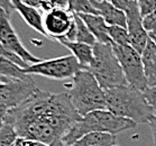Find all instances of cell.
<instances>
[{
	"instance_id": "cell-1",
	"label": "cell",
	"mask_w": 156,
	"mask_h": 146,
	"mask_svg": "<svg viewBox=\"0 0 156 146\" xmlns=\"http://www.w3.org/2000/svg\"><path fill=\"white\" fill-rule=\"evenodd\" d=\"M80 119L69 92L51 93L38 88L21 105L9 109L6 116V121L14 125L19 137L51 146H64V136Z\"/></svg>"
},
{
	"instance_id": "cell-2",
	"label": "cell",
	"mask_w": 156,
	"mask_h": 146,
	"mask_svg": "<svg viewBox=\"0 0 156 146\" xmlns=\"http://www.w3.org/2000/svg\"><path fill=\"white\" fill-rule=\"evenodd\" d=\"M107 110L119 117L135 121L136 124L149 123L155 111L146 101L140 90L129 84L112 87L105 89Z\"/></svg>"
},
{
	"instance_id": "cell-3",
	"label": "cell",
	"mask_w": 156,
	"mask_h": 146,
	"mask_svg": "<svg viewBox=\"0 0 156 146\" xmlns=\"http://www.w3.org/2000/svg\"><path fill=\"white\" fill-rule=\"evenodd\" d=\"M136 125L137 124L135 121L116 116L107 109L94 110L81 117V119L70 129V132L64 136L63 144L64 146L71 145L90 133H109L116 135L124 130L134 128Z\"/></svg>"
},
{
	"instance_id": "cell-4",
	"label": "cell",
	"mask_w": 156,
	"mask_h": 146,
	"mask_svg": "<svg viewBox=\"0 0 156 146\" xmlns=\"http://www.w3.org/2000/svg\"><path fill=\"white\" fill-rule=\"evenodd\" d=\"M68 88L72 103L81 117L94 110L107 109L105 89L87 69L76 72Z\"/></svg>"
},
{
	"instance_id": "cell-5",
	"label": "cell",
	"mask_w": 156,
	"mask_h": 146,
	"mask_svg": "<svg viewBox=\"0 0 156 146\" xmlns=\"http://www.w3.org/2000/svg\"><path fill=\"white\" fill-rule=\"evenodd\" d=\"M87 70L96 77L103 89L128 84L112 44L97 42L93 45V61Z\"/></svg>"
},
{
	"instance_id": "cell-6",
	"label": "cell",
	"mask_w": 156,
	"mask_h": 146,
	"mask_svg": "<svg viewBox=\"0 0 156 146\" xmlns=\"http://www.w3.org/2000/svg\"><path fill=\"white\" fill-rule=\"evenodd\" d=\"M112 48L122 68L128 84L137 90L145 91L148 88V82L144 71L142 54L138 53L130 44H112Z\"/></svg>"
},
{
	"instance_id": "cell-7",
	"label": "cell",
	"mask_w": 156,
	"mask_h": 146,
	"mask_svg": "<svg viewBox=\"0 0 156 146\" xmlns=\"http://www.w3.org/2000/svg\"><path fill=\"white\" fill-rule=\"evenodd\" d=\"M82 69L83 68L80 65L75 56L70 54L29 64L25 69V72L29 75H41L44 78L60 81L72 79L76 74V72Z\"/></svg>"
},
{
	"instance_id": "cell-8",
	"label": "cell",
	"mask_w": 156,
	"mask_h": 146,
	"mask_svg": "<svg viewBox=\"0 0 156 146\" xmlns=\"http://www.w3.org/2000/svg\"><path fill=\"white\" fill-rule=\"evenodd\" d=\"M36 89L37 87L33 75H29L26 79L4 77L0 88V105H4L9 109L18 107L28 99Z\"/></svg>"
},
{
	"instance_id": "cell-9",
	"label": "cell",
	"mask_w": 156,
	"mask_h": 146,
	"mask_svg": "<svg viewBox=\"0 0 156 146\" xmlns=\"http://www.w3.org/2000/svg\"><path fill=\"white\" fill-rule=\"evenodd\" d=\"M0 43L6 50L18 55L27 64H34L42 61L33 55L21 43L14 26L11 25L9 15L2 9H0Z\"/></svg>"
},
{
	"instance_id": "cell-10",
	"label": "cell",
	"mask_w": 156,
	"mask_h": 146,
	"mask_svg": "<svg viewBox=\"0 0 156 146\" xmlns=\"http://www.w3.org/2000/svg\"><path fill=\"white\" fill-rule=\"evenodd\" d=\"M125 12L127 16V29L129 33L130 45L138 53L142 54L147 45L149 36L148 32L143 25V17L140 15L137 0H130Z\"/></svg>"
},
{
	"instance_id": "cell-11",
	"label": "cell",
	"mask_w": 156,
	"mask_h": 146,
	"mask_svg": "<svg viewBox=\"0 0 156 146\" xmlns=\"http://www.w3.org/2000/svg\"><path fill=\"white\" fill-rule=\"evenodd\" d=\"M74 22V14L69 9L54 8L44 15V28L46 37L53 41H60L68 34Z\"/></svg>"
},
{
	"instance_id": "cell-12",
	"label": "cell",
	"mask_w": 156,
	"mask_h": 146,
	"mask_svg": "<svg viewBox=\"0 0 156 146\" xmlns=\"http://www.w3.org/2000/svg\"><path fill=\"white\" fill-rule=\"evenodd\" d=\"M11 1H12L15 10L20 15L23 20L35 32L46 37V32L44 28V16L41 14V9L25 5L20 0H11Z\"/></svg>"
},
{
	"instance_id": "cell-13",
	"label": "cell",
	"mask_w": 156,
	"mask_h": 146,
	"mask_svg": "<svg viewBox=\"0 0 156 146\" xmlns=\"http://www.w3.org/2000/svg\"><path fill=\"white\" fill-rule=\"evenodd\" d=\"M92 5L109 26H122L127 28V16L124 10L115 7L110 1L98 2L92 0Z\"/></svg>"
},
{
	"instance_id": "cell-14",
	"label": "cell",
	"mask_w": 156,
	"mask_h": 146,
	"mask_svg": "<svg viewBox=\"0 0 156 146\" xmlns=\"http://www.w3.org/2000/svg\"><path fill=\"white\" fill-rule=\"evenodd\" d=\"M82 18V20L85 23L88 28L91 30L93 36L96 37L97 42L103 44H111V39L109 37L108 27L109 25L106 23L105 18L100 15L92 14H81L79 15Z\"/></svg>"
},
{
	"instance_id": "cell-15",
	"label": "cell",
	"mask_w": 156,
	"mask_h": 146,
	"mask_svg": "<svg viewBox=\"0 0 156 146\" xmlns=\"http://www.w3.org/2000/svg\"><path fill=\"white\" fill-rule=\"evenodd\" d=\"M63 46L68 48L73 56L78 60L83 69H88L93 61V46L89 45V44L80 43V42H70V41H65V39H61L58 41Z\"/></svg>"
},
{
	"instance_id": "cell-16",
	"label": "cell",
	"mask_w": 156,
	"mask_h": 146,
	"mask_svg": "<svg viewBox=\"0 0 156 146\" xmlns=\"http://www.w3.org/2000/svg\"><path fill=\"white\" fill-rule=\"evenodd\" d=\"M142 60L148 87L156 86V44L151 38L143 51Z\"/></svg>"
},
{
	"instance_id": "cell-17",
	"label": "cell",
	"mask_w": 156,
	"mask_h": 146,
	"mask_svg": "<svg viewBox=\"0 0 156 146\" xmlns=\"http://www.w3.org/2000/svg\"><path fill=\"white\" fill-rule=\"evenodd\" d=\"M116 135L109 133H90L68 146H114Z\"/></svg>"
},
{
	"instance_id": "cell-18",
	"label": "cell",
	"mask_w": 156,
	"mask_h": 146,
	"mask_svg": "<svg viewBox=\"0 0 156 146\" xmlns=\"http://www.w3.org/2000/svg\"><path fill=\"white\" fill-rule=\"evenodd\" d=\"M0 75L15 79H26L29 74L25 72V69L20 68L15 62L0 55Z\"/></svg>"
},
{
	"instance_id": "cell-19",
	"label": "cell",
	"mask_w": 156,
	"mask_h": 146,
	"mask_svg": "<svg viewBox=\"0 0 156 146\" xmlns=\"http://www.w3.org/2000/svg\"><path fill=\"white\" fill-rule=\"evenodd\" d=\"M74 20L76 24V42L89 44L93 46L97 43V39L91 30L88 28V26L85 25V23L82 20V18L78 14H74Z\"/></svg>"
},
{
	"instance_id": "cell-20",
	"label": "cell",
	"mask_w": 156,
	"mask_h": 146,
	"mask_svg": "<svg viewBox=\"0 0 156 146\" xmlns=\"http://www.w3.org/2000/svg\"><path fill=\"white\" fill-rule=\"evenodd\" d=\"M68 9L73 14H92L99 15L98 10L93 7L92 0H69Z\"/></svg>"
},
{
	"instance_id": "cell-21",
	"label": "cell",
	"mask_w": 156,
	"mask_h": 146,
	"mask_svg": "<svg viewBox=\"0 0 156 146\" xmlns=\"http://www.w3.org/2000/svg\"><path fill=\"white\" fill-rule=\"evenodd\" d=\"M109 37L111 39V44L117 45H128L130 44L129 41V33L126 27L122 26H109L108 27Z\"/></svg>"
},
{
	"instance_id": "cell-22",
	"label": "cell",
	"mask_w": 156,
	"mask_h": 146,
	"mask_svg": "<svg viewBox=\"0 0 156 146\" xmlns=\"http://www.w3.org/2000/svg\"><path fill=\"white\" fill-rule=\"evenodd\" d=\"M18 134L15 129L14 125L5 120V125L0 130V146H12L18 139Z\"/></svg>"
},
{
	"instance_id": "cell-23",
	"label": "cell",
	"mask_w": 156,
	"mask_h": 146,
	"mask_svg": "<svg viewBox=\"0 0 156 146\" xmlns=\"http://www.w3.org/2000/svg\"><path fill=\"white\" fill-rule=\"evenodd\" d=\"M68 7H69V0H44L41 10L46 12V11L54 9V8H64V9H68Z\"/></svg>"
},
{
	"instance_id": "cell-24",
	"label": "cell",
	"mask_w": 156,
	"mask_h": 146,
	"mask_svg": "<svg viewBox=\"0 0 156 146\" xmlns=\"http://www.w3.org/2000/svg\"><path fill=\"white\" fill-rule=\"evenodd\" d=\"M137 4L143 18L156 9V0H137Z\"/></svg>"
},
{
	"instance_id": "cell-25",
	"label": "cell",
	"mask_w": 156,
	"mask_h": 146,
	"mask_svg": "<svg viewBox=\"0 0 156 146\" xmlns=\"http://www.w3.org/2000/svg\"><path fill=\"white\" fill-rule=\"evenodd\" d=\"M144 97H145L146 101L148 102V105L154 109L156 112V86L154 87H148L145 91H143Z\"/></svg>"
},
{
	"instance_id": "cell-26",
	"label": "cell",
	"mask_w": 156,
	"mask_h": 146,
	"mask_svg": "<svg viewBox=\"0 0 156 146\" xmlns=\"http://www.w3.org/2000/svg\"><path fill=\"white\" fill-rule=\"evenodd\" d=\"M143 25L148 33L156 29V9L143 18Z\"/></svg>"
},
{
	"instance_id": "cell-27",
	"label": "cell",
	"mask_w": 156,
	"mask_h": 146,
	"mask_svg": "<svg viewBox=\"0 0 156 146\" xmlns=\"http://www.w3.org/2000/svg\"><path fill=\"white\" fill-rule=\"evenodd\" d=\"M0 9L5 10L9 16H10L11 11L15 10L12 1H11V0H0Z\"/></svg>"
},
{
	"instance_id": "cell-28",
	"label": "cell",
	"mask_w": 156,
	"mask_h": 146,
	"mask_svg": "<svg viewBox=\"0 0 156 146\" xmlns=\"http://www.w3.org/2000/svg\"><path fill=\"white\" fill-rule=\"evenodd\" d=\"M129 1L130 0H110V2L114 5L115 7L119 8L121 10H126V8L128 7V5H129Z\"/></svg>"
},
{
	"instance_id": "cell-29",
	"label": "cell",
	"mask_w": 156,
	"mask_h": 146,
	"mask_svg": "<svg viewBox=\"0 0 156 146\" xmlns=\"http://www.w3.org/2000/svg\"><path fill=\"white\" fill-rule=\"evenodd\" d=\"M8 110H9V108H7L6 106H4V105H0V130L4 127Z\"/></svg>"
},
{
	"instance_id": "cell-30",
	"label": "cell",
	"mask_w": 156,
	"mask_h": 146,
	"mask_svg": "<svg viewBox=\"0 0 156 146\" xmlns=\"http://www.w3.org/2000/svg\"><path fill=\"white\" fill-rule=\"evenodd\" d=\"M149 128L152 130L153 134V141H154V146H156V114L151 118V120L148 123Z\"/></svg>"
},
{
	"instance_id": "cell-31",
	"label": "cell",
	"mask_w": 156,
	"mask_h": 146,
	"mask_svg": "<svg viewBox=\"0 0 156 146\" xmlns=\"http://www.w3.org/2000/svg\"><path fill=\"white\" fill-rule=\"evenodd\" d=\"M23 146H51L46 143L34 141V139H24L23 138Z\"/></svg>"
},
{
	"instance_id": "cell-32",
	"label": "cell",
	"mask_w": 156,
	"mask_h": 146,
	"mask_svg": "<svg viewBox=\"0 0 156 146\" xmlns=\"http://www.w3.org/2000/svg\"><path fill=\"white\" fill-rule=\"evenodd\" d=\"M20 1L24 2L25 5H28V6L37 8V9H41L43 2H44V0H20Z\"/></svg>"
},
{
	"instance_id": "cell-33",
	"label": "cell",
	"mask_w": 156,
	"mask_h": 146,
	"mask_svg": "<svg viewBox=\"0 0 156 146\" xmlns=\"http://www.w3.org/2000/svg\"><path fill=\"white\" fill-rule=\"evenodd\" d=\"M148 36H149V38L152 39L153 42L156 44V29H154V30H152V32H149Z\"/></svg>"
},
{
	"instance_id": "cell-34",
	"label": "cell",
	"mask_w": 156,
	"mask_h": 146,
	"mask_svg": "<svg viewBox=\"0 0 156 146\" xmlns=\"http://www.w3.org/2000/svg\"><path fill=\"white\" fill-rule=\"evenodd\" d=\"M12 146H23V138H21V137H18V139L12 144Z\"/></svg>"
},
{
	"instance_id": "cell-35",
	"label": "cell",
	"mask_w": 156,
	"mask_h": 146,
	"mask_svg": "<svg viewBox=\"0 0 156 146\" xmlns=\"http://www.w3.org/2000/svg\"><path fill=\"white\" fill-rule=\"evenodd\" d=\"M94 1H98V2H102V1H110V0H94Z\"/></svg>"
},
{
	"instance_id": "cell-36",
	"label": "cell",
	"mask_w": 156,
	"mask_h": 146,
	"mask_svg": "<svg viewBox=\"0 0 156 146\" xmlns=\"http://www.w3.org/2000/svg\"><path fill=\"white\" fill-rule=\"evenodd\" d=\"M114 146H117V145H114Z\"/></svg>"
}]
</instances>
